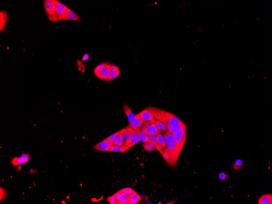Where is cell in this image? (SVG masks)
<instances>
[{"label":"cell","mask_w":272,"mask_h":204,"mask_svg":"<svg viewBox=\"0 0 272 204\" xmlns=\"http://www.w3.org/2000/svg\"><path fill=\"white\" fill-rule=\"evenodd\" d=\"M165 137L166 143V149L170 153L174 163L176 164L180 153L177 150L173 141V134L167 130Z\"/></svg>","instance_id":"obj_1"},{"label":"cell","mask_w":272,"mask_h":204,"mask_svg":"<svg viewBox=\"0 0 272 204\" xmlns=\"http://www.w3.org/2000/svg\"><path fill=\"white\" fill-rule=\"evenodd\" d=\"M44 5L46 13L51 23L58 21V19L55 15L56 8L55 0H45L44 1Z\"/></svg>","instance_id":"obj_2"},{"label":"cell","mask_w":272,"mask_h":204,"mask_svg":"<svg viewBox=\"0 0 272 204\" xmlns=\"http://www.w3.org/2000/svg\"><path fill=\"white\" fill-rule=\"evenodd\" d=\"M183 123L176 115L172 113L169 120L166 126L168 131L174 134L178 131L180 126Z\"/></svg>","instance_id":"obj_3"},{"label":"cell","mask_w":272,"mask_h":204,"mask_svg":"<svg viewBox=\"0 0 272 204\" xmlns=\"http://www.w3.org/2000/svg\"><path fill=\"white\" fill-rule=\"evenodd\" d=\"M56 4V8L55 9V15L58 19V21H61L66 12L68 7L64 4L60 3L58 1H55Z\"/></svg>","instance_id":"obj_4"},{"label":"cell","mask_w":272,"mask_h":204,"mask_svg":"<svg viewBox=\"0 0 272 204\" xmlns=\"http://www.w3.org/2000/svg\"><path fill=\"white\" fill-rule=\"evenodd\" d=\"M113 145V143L106 139L94 145L93 147V149L94 150L99 151H110V149Z\"/></svg>","instance_id":"obj_5"},{"label":"cell","mask_w":272,"mask_h":204,"mask_svg":"<svg viewBox=\"0 0 272 204\" xmlns=\"http://www.w3.org/2000/svg\"><path fill=\"white\" fill-rule=\"evenodd\" d=\"M143 127L148 135H157L159 132L156 124L154 122H144Z\"/></svg>","instance_id":"obj_6"},{"label":"cell","mask_w":272,"mask_h":204,"mask_svg":"<svg viewBox=\"0 0 272 204\" xmlns=\"http://www.w3.org/2000/svg\"><path fill=\"white\" fill-rule=\"evenodd\" d=\"M115 66L114 65L107 63L106 66L102 69L97 74H96V76L99 78L105 80L106 79L108 78L110 75L111 69Z\"/></svg>","instance_id":"obj_7"},{"label":"cell","mask_w":272,"mask_h":204,"mask_svg":"<svg viewBox=\"0 0 272 204\" xmlns=\"http://www.w3.org/2000/svg\"><path fill=\"white\" fill-rule=\"evenodd\" d=\"M144 121L140 117L139 115L137 114L135 117L132 121L131 123H129L130 127H132V129L135 131L140 132L141 130V127L142 125L144 123Z\"/></svg>","instance_id":"obj_8"},{"label":"cell","mask_w":272,"mask_h":204,"mask_svg":"<svg viewBox=\"0 0 272 204\" xmlns=\"http://www.w3.org/2000/svg\"><path fill=\"white\" fill-rule=\"evenodd\" d=\"M73 21L81 22V19L77 15V14L75 13L73 11L68 8L67 9L66 12L64 16L61 21Z\"/></svg>","instance_id":"obj_9"},{"label":"cell","mask_w":272,"mask_h":204,"mask_svg":"<svg viewBox=\"0 0 272 204\" xmlns=\"http://www.w3.org/2000/svg\"><path fill=\"white\" fill-rule=\"evenodd\" d=\"M138 114L144 122H154L155 120L153 115L148 108L141 111Z\"/></svg>","instance_id":"obj_10"},{"label":"cell","mask_w":272,"mask_h":204,"mask_svg":"<svg viewBox=\"0 0 272 204\" xmlns=\"http://www.w3.org/2000/svg\"><path fill=\"white\" fill-rule=\"evenodd\" d=\"M155 146L156 149L160 152L166 147L165 137L161 135L160 132L157 135V143Z\"/></svg>","instance_id":"obj_11"},{"label":"cell","mask_w":272,"mask_h":204,"mask_svg":"<svg viewBox=\"0 0 272 204\" xmlns=\"http://www.w3.org/2000/svg\"><path fill=\"white\" fill-rule=\"evenodd\" d=\"M126 128L130 132L131 135L132 140L131 144L127 146V148L129 149L130 148H131L132 147L140 142V137H139V132L135 131L129 126H127Z\"/></svg>","instance_id":"obj_12"},{"label":"cell","mask_w":272,"mask_h":204,"mask_svg":"<svg viewBox=\"0 0 272 204\" xmlns=\"http://www.w3.org/2000/svg\"><path fill=\"white\" fill-rule=\"evenodd\" d=\"M122 134L124 139V146L127 147L131 144L132 142L131 135L128 130L127 128H123Z\"/></svg>","instance_id":"obj_13"},{"label":"cell","mask_w":272,"mask_h":204,"mask_svg":"<svg viewBox=\"0 0 272 204\" xmlns=\"http://www.w3.org/2000/svg\"><path fill=\"white\" fill-rule=\"evenodd\" d=\"M8 21L7 11L0 12V31L1 32L5 29V25Z\"/></svg>","instance_id":"obj_14"},{"label":"cell","mask_w":272,"mask_h":204,"mask_svg":"<svg viewBox=\"0 0 272 204\" xmlns=\"http://www.w3.org/2000/svg\"><path fill=\"white\" fill-rule=\"evenodd\" d=\"M123 109H124V112H125L126 116H127L129 123H131L135 117L136 115L133 113L130 108L128 107V105H126V104H124Z\"/></svg>","instance_id":"obj_15"},{"label":"cell","mask_w":272,"mask_h":204,"mask_svg":"<svg viewBox=\"0 0 272 204\" xmlns=\"http://www.w3.org/2000/svg\"><path fill=\"white\" fill-rule=\"evenodd\" d=\"M259 204H272V194H265L262 195L258 200Z\"/></svg>","instance_id":"obj_16"},{"label":"cell","mask_w":272,"mask_h":204,"mask_svg":"<svg viewBox=\"0 0 272 204\" xmlns=\"http://www.w3.org/2000/svg\"><path fill=\"white\" fill-rule=\"evenodd\" d=\"M141 197L136 192L128 196V204H136L141 200Z\"/></svg>","instance_id":"obj_17"},{"label":"cell","mask_w":272,"mask_h":204,"mask_svg":"<svg viewBox=\"0 0 272 204\" xmlns=\"http://www.w3.org/2000/svg\"><path fill=\"white\" fill-rule=\"evenodd\" d=\"M120 72L119 68L115 66L114 67L111 69V72H110V75L108 78L105 79V81H110L117 78L118 76L120 75Z\"/></svg>","instance_id":"obj_18"},{"label":"cell","mask_w":272,"mask_h":204,"mask_svg":"<svg viewBox=\"0 0 272 204\" xmlns=\"http://www.w3.org/2000/svg\"><path fill=\"white\" fill-rule=\"evenodd\" d=\"M160 153L162 154L163 158L166 160L167 162H168L170 164H172V165L175 164L174 162H173V158H172L170 153L166 148L165 149L162 150L160 152Z\"/></svg>","instance_id":"obj_19"},{"label":"cell","mask_w":272,"mask_h":204,"mask_svg":"<svg viewBox=\"0 0 272 204\" xmlns=\"http://www.w3.org/2000/svg\"><path fill=\"white\" fill-rule=\"evenodd\" d=\"M139 135L140 142L143 143L148 142V135L143 127L139 132Z\"/></svg>","instance_id":"obj_20"},{"label":"cell","mask_w":272,"mask_h":204,"mask_svg":"<svg viewBox=\"0 0 272 204\" xmlns=\"http://www.w3.org/2000/svg\"><path fill=\"white\" fill-rule=\"evenodd\" d=\"M128 150H129V149L127 148V147L124 146V145L120 146L113 145L111 147V149H110V151L124 153L127 151Z\"/></svg>","instance_id":"obj_21"},{"label":"cell","mask_w":272,"mask_h":204,"mask_svg":"<svg viewBox=\"0 0 272 204\" xmlns=\"http://www.w3.org/2000/svg\"><path fill=\"white\" fill-rule=\"evenodd\" d=\"M122 133L120 134L117 136L115 140L114 141L113 145L118 146H122L124 145V141Z\"/></svg>","instance_id":"obj_22"},{"label":"cell","mask_w":272,"mask_h":204,"mask_svg":"<svg viewBox=\"0 0 272 204\" xmlns=\"http://www.w3.org/2000/svg\"><path fill=\"white\" fill-rule=\"evenodd\" d=\"M154 122L156 124L157 129H158L159 131V130H162V131L166 132L167 131L166 126L165 124L164 123L157 120H155Z\"/></svg>","instance_id":"obj_23"},{"label":"cell","mask_w":272,"mask_h":204,"mask_svg":"<svg viewBox=\"0 0 272 204\" xmlns=\"http://www.w3.org/2000/svg\"><path fill=\"white\" fill-rule=\"evenodd\" d=\"M143 148L144 150L147 152L153 151L157 149L155 145L149 142L144 143L143 145Z\"/></svg>","instance_id":"obj_24"},{"label":"cell","mask_w":272,"mask_h":204,"mask_svg":"<svg viewBox=\"0 0 272 204\" xmlns=\"http://www.w3.org/2000/svg\"><path fill=\"white\" fill-rule=\"evenodd\" d=\"M118 200L120 202L123 203L124 204H128V196L121 192Z\"/></svg>","instance_id":"obj_25"},{"label":"cell","mask_w":272,"mask_h":204,"mask_svg":"<svg viewBox=\"0 0 272 204\" xmlns=\"http://www.w3.org/2000/svg\"><path fill=\"white\" fill-rule=\"evenodd\" d=\"M123 129L121 130H120L118 132H117L109 136V137H107V139L109 141H110L111 143H113L114 141L115 140V138H116L117 136L118 135L122 133V131H123Z\"/></svg>","instance_id":"obj_26"},{"label":"cell","mask_w":272,"mask_h":204,"mask_svg":"<svg viewBox=\"0 0 272 204\" xmlns=\"http://www.w3.org/2000/svg\"><path fill=\"white\" fill-rule=\"evenodd\" d=\"M120 191L121 192H122V193L126 194V195H128V196L131 195V194H133V193L135 192L134 190H132L131 188H125L122 189V190H120Z\"/></svg>","instance_id":"obj_27"},{"label":"cell","mask_w":272,"mask_h":204,"mask_svg":"<svg viewBox=\"0 0 272 204\" xmlns=\"http://www.w3.org/2000/svg\"><path fill=\"white\" fill-rule=\"evenodd\" d=\"M243 166V162L242 160L240 159H237L236 160L234 164L233 168L235 170H238L241 168Z\"/></svg>","instance_id":"obj_28"},{"label":"cell","mask_w":272,"mask_h":204,"mask_svg":"<svg viewBox=\"0 0 272 204\" xmlns=\"http://www.w3.org/2000/svg\"><path fill=\"white\" fill-rule=\"evenodd\" d=\"M107 200L110 204H118L119 200L116 198L114 195L107 198Z\"/></svg>","instance_id":"obj_29"},{"label":"cell","mask_w":272,"mask_h":204,"mask_svg":"<svg viewBox=\"0 0 272 204\" xmlns=\"http://www.w3.org/2000/svg\"><path fill=\"white\" fill-rule=\"evenodd\" d=\"M148 142L152 143L155 145L157 143V135H148Z\"/></svg>","instance_id":"obj_30"},{"label":"cell","mask_w":272,"mask_h":204,"mask_svg":"<svg viewBox=\"0 0 272 204\" xmlns=\"http://www.w3.org/2000/svg\"><path fill=\"white\" fill-rule=\"evenodd\" d=\"M107 63H104L100 64L99 65L97 66L96 68H95L94 70V74L95 75L96 74H97L98 73H99L102 69H103L105 66H106V65H107Z\"/></svg>","instance_id":"obj_31"},{"label":"cell","mask_w":272,"mask_h":204,"mask_svg":"<svg viewBox=\"0 0 272 204\" xmlns=\"http://www.w3.org/2000/svg\"><path fill=\"white\" fill-rule=\"evenodd\" d=\"M220 179L222 180H227L228 179V175L225 174V173H220L218 175Z\"/></svg>","instance_id":"obj_32"},{"label":"cell","mask_w":272,"mask_h":204,"mask_svg":"<svg viewBox=\"0 0 272 204\" xmlns=\"http://www.w3.org/2000/svg\"><path fill=\"white\" fill-rule=\"evenodd\" d=\"M21 157L23 158L24 163H26V162H28L29 160V157L28 154L26 153L23 154L22 155H21Z\"/></svg>","instance_id":"obj_33"},{"label":"cell","mask_w":272,"mask_h":204,"mask_svg":"<svg viewBox=\"0 0 272 204\" xmlns=\"http://www.w3.org/2000/svg\"><path fill=\"white\" fill-rule=\"evenodd\" d=\"M6 195V192L5 190L2 188H1V200L2 198L4 199Z\"/></svg>","instance_id":"obj_34"},{"label":"cell","mask_w":272,"mask_h":204,"mask_svg":"<svg viewBox=\"0 0 272 204\" xmlns=\"http://www.w3.org/2000/svg\"><path fill=\"white\" fill-rule=\"evenodd\" d=\"M12 164L14 166L19 165V162H18V158L16 157L13 159L12 160Z\"/></svg>","instance_id":"obj_35"},{"label":"cell","mask_w":272,"mask_h":204,"mask_svg":"<svg viewBox=\"0 0 272 204\" xmlns=\"http://www.w3.org/2000/svg\"><path fill=\"white\" fill-rule=\"evenodd\" d=\"M89 58H90V56H89V54H85L83 56L82 60V61H86V60H88Z\"/></svg>","instance_id":"obj_36"},{"label":"cell","mask_w":272,"mask_h":204,"mask_svg":"<svg viewBox=\"0 0 272 204\" xmlns=\"http://www.w3.org/2000/svg\"><path fill=\"white\" fill-rule=\"evenodd\" d=\"M18 162H19V165L24 164V160H23V158L21 157H21H18Z\"/></svg>","instance_id":"obj_37"},{"label":"cell","mask_w":272,"mask_h":204,"mask_svg":"<svg viewBox=\"0 0 272 204\" xmlns=\"http://www.w3.org/2000/svg\"><path fill=\"white\" fill-rule=\"evenodd\" d=\"M121 194V192L120 191H119L118 192H116L115 194H114V196H115L116 198L118 200L119 199V198H120V195Z\"/></svg>","instance_id":"obj_38"}]
</instances>
